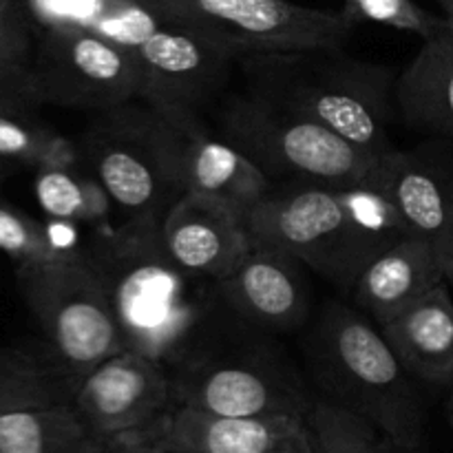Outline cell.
Masks as SVG:
<instances>
[{
    "label": "cell",
    "instance_id": "obj_27",
    "mask_svg": "<svg viewBox=\"0 0 453 453\" xmlns=\"http://www.w3.org/2000/svg\"><path fill=\"white\" fill-rule=\"evenodd\" d=\"M341 13L354 25L372 22V25L392 27V29L414 34L423 40L441 35L442 31L449 29L445 18L434 16L414 0H343Z\"/></svg>",
    "mask_w": 453,
    "mask_h": 453
},
{
    "label": "cell",
    "instance_id": "obj_17",
    "mask_svg": "<svg viewBox=\"0 0 453 453\" xmlns=\"http://www.w3.org/2000/svg\"><path fill=\"white\" fill-rule=\"evenodd\" d=\"M442 281L445 255L441 248L405 234L363 270L349 296L376 326H383Z\"/></svg>",
    "mask_w": 453,
    "mask_h": 453
},
{
    "label": "cell",
    "instance_id": "obj_26",
    "mask_svg": "<svg viewBox=\"0 0 453 453\" xmlns=\"http://www.w3.org/2000/svg\"><path fill=\"white\" fill-rule=\"evenodd\" d=\"M0 252L20 265L65 261L78 257L82 250L60 242V237L49 230L42 221L27 215L0 193Z\"/></svg>",
    "mask_w": 453,
    "mask_h": 453
},
{
    "label": "cell",
    "instance_id": "obj_6",
    "mask_svg": "<svg viewBox=\"0 0 453 453\" xmlns=\"http://www.w3.org/2000/svg\"><path fill=\"white\" fill-rule=\"evenodd\" d=\"M84 164L127 217L164 219L186 193L180 128L144 100L97 111L78 140Z\"/></svg>",
    "mask_w": 453,
    "mask_h": 453
},
{
    "label": "cell",
    "instance_id": "obj_24",
    "mask_svg": "<svg viewBox=\"0 0 453 453\" xmlns=\"http://www.w3.org/2000/svg\"><path fill=\"white\" fill-rule=\"evenodd\" d=\"M75 385L44 345L0 348V414L27 407L73 403Z\"/></svg>",
    "mask_w": 453,
    "mask_h": 453
},
{
    "label": "cell",
    "instance_id": "obj_19",
    "mask_svg": "<svg viewBox=\"0 0 453 453\" xmlns=\"http://www.w3.org/2000/svg\"><path fill=\"white\" fill-rule=\"evenodd\" d=\"M180 133L186 190L219 199L243 217L273 190L274 181L224 137L211 135L202 119Z\"/></svg>",
    "mask_w": 453,
    "mask_h": 453
},
{
    "label": "cell",
    "instance_id": "obj_21",
    "mask_svg": "<svg viewBox=\"0 0 453 453\" xmlns=\"http://www.w3.org/2000/svg\"><path fill=\"white\" fill-rule=\"evenodd\" d=\"M40 106L27 82V69L0 75V181L42 166L60 131L44 122Z\"/></svg>",
    "mask_w": 453,
    "mask_h": 453
},
{
    "label": "cell",
    "instance_id": "obj_29",
    "mask_svg": "<svg viewBox=\"0 0 453 453\" xmlns=\"http://www.w3.org/2000/svg\"><path fill=\"white\" fill-rule=\"evenodd\" d=\"M442 9V18H445L449 31H453V0H436Z\"/></svg>",
    "mask_w": 453,
    "mask_h": 453
},
{
    "label": "cell",
    "instance_id": "obj_13",
    "mask_svg": "<svg viewBox=\"0 0 453 453\" xmlns=\"http://www.w3.org/2000/svg\"><path fill=\"white\" fill-rule=\"evenodd\" d=\"M73 405L104 445L115 434L149 425L171 410L175 398L164 363L124 348L84 376Z\"/></svg>",
    "mask_w": 453,
    "mask_h": 453
},
{
    "label": "cell",
    "instance_id": "obj_18",
    "mask_svg": "<svg viewBox=\"0 0 453 453\" xmlns=\"http://www.w3.org/2000/svg\"><path fill=\"white\" fill-rule=\"evenodd\" d=\"M398 361L418 383L453 388V296L438 283L423 299L379 326Z\"/></svg>",
    "mask_w": 453,
    "mask_h": 453
},
{
    "label": "cell",
    "instance_id": "obj_28",
    "mask_svg": "<svg viewBox=\"0 0 453 453\" xmlns=\"http://www.w3.org/2000/svg\"><path fill=\"white\" fill-rule=\"evenodd\" d=\"M35 22L27 0H0V75L29 66Z\"/></svg>",
    "mask_w": 453,
    "mask_h": 453
},
{
    "label": "cell",
    "instance_id": "obj_22",
    "mask_svg": "<svg viewBox=\"0 0 453 453\" xmlns=\"http://www.w3.org/2000/svg\"><path fill=\"white\" fill-rule=\"evenodd\" d=\"M0 453H104L73 403L0 414Z\"/></svg>",
    "mask_w": 453,
    "mask_h": 453
},
{
    "label": "cell",
    "instance_id": "obj_25",
    "mask_svg": "<svg viewBox=\"0 0 453 453\" xmlns=\"http://www.w3.org/2000/svg\"><path fill=\"white\" fill-rule=\"evenodd\" d=\"M312 453H392L401 451L380 425L361 411L314 392L303 414Z\"/></svg>",
    "mask_w": 453,
    "mask_h": 453
},
{
    "label": "cell",
    "instance_id": "obj_15",
    "mask_svg": "<svg viewBox=\"0 0 453 453\" xmlns=\"http://www.w3.org/2000/svg\"><path fill=\"white\" fill-rule=\"evenodd\" d=\"M379 184L407 233L453 248V140L432 137L414 149H392L379 162Z\"/></svg>",
    "mask_w": 453,
    "mask_h": 453
},
{
    "label": "cell",
    "instance_id": "obj_20",
    "mask_svg": "<svg viewBox=\"0 0 453 453\" xmlns=\"http://www.w3.org/2000/svg\"><path fill=\"white\" fill-rule=\"evenodd\" d=\"M394 97L407 127L453 140V31L423 40L398 75Z\"/></svg>",
    "mask_w": 453,
    "mask_h": 453
},
{
    "label": "cell",
    "instance_id": "obj_10",
    "mask_svg": "<svg viewBox=\"0 0 453 453\" xmlns=\"http://www.w3.org/2000/svg\"><path fill=\"white\" fill-rule=\"evenodd\" d=\"M155 13L190 22L239 51L341 49L354 22L341 12L290 0H137Z\"/></svg>",
    "mask_w": 453,
    "mask_h": 453
},
{
    "label": "cell",
    "instance_id": "obj_7",
    "mask_svg": "<svg viewBox=\"0 0 453 453\" xmlns=\"http://www.w3.org/2000/svg\"><path fill=\"white\" fill-rule=\"evenodd\" d=\"M217 133L274 184H361L379 171L380 159L339 133L248 91L224 97Z\"/></svg>",
    "mask_w": 453,
    "mask_h": 453
},
{
    "label": "cell",
    "instance_id": "obj_31",
    "mask_svg": "<svg viewBox=\"0 0 453 453\" xmlns=\"http://www.w3.org/2000/svg\"><path fill=\"white\" fill-rule=\"evenodd\" d=\"M447 416H449V425L453 429V388H449V398H447Z\"/></svg>",
    "mask_w": 453,
    "mask_h": 453
},
{
    "label": "cell",
    "instance_id": "obj_12",
    "mask_svg": "<svg viewBox=\"0 0 453 453\" xmlns=\"http://www.w3.org/2000/svg\"><path fill=\"white\" fill-rule=\"evenodd\" d=\"M106 453H312L303 418L228 416L173 405L144 427L106 438Z\"/></svg>",
    "mask_w": 453,
    "mask_h": 453
},
{
    "label": "cell",
    "instance_id": "obj_30",
    "mask_svg": "<svg viewBox=\"0 0 453 453\" xmlns=\"http://www.w3.org/2000/svg\"><path fill=\"white\" fill-rule=\"evenodd\" d=\"M445 281L449 283V288L453 290V248L445 255Z\"/></svg>",
    "mask_w": 453,
    "mask_h": 453
},
{
    "label": "cell",
    "instance_id": "obj_4",
    "mask_svg": "<svg viewBox=\"0 0 453 453\" xmlns=\"http://www.w3.org/2000/svg\"><path fill=\"white\" fill-rule=\"evenodd\" d=\"M246 91L303 113L380 159L392 144L396 71L341 49L246 51L237 58Z\"/></svg>",
    "mask_w": 453,
    "mask_h": 453
},
{
    "label": "cell",
    "instance_id": "obj_1",
    "mask_svg": "<svg viewBox=\"0 0 453 453\" xmlns=\"http://www.w3.org/2000/svg\"><path fill=\"white\" fill-rule=\"evenodd\" d=\"M84 252L104 283L124 348L164 365L180 357L217 303V283L188 273L171 255L159 217L97 228Z\"/></svg>",
    "mask_w": 453,
    "mask_h": 453
},
{
    "label": "cell",
    "instance_id": "obj_5",
    "mask_svg": "<svg viewBox=\"0 0 453 453\" xmlns=\"http://www.w3.org/2000/svg\"><path fill=\"white\" fill-rule=\"evenodd\" d=\"M301 332V357L314 392L365 414L401 451L423 449L427 411L418 380L365 312L327 301Z\"/></svg>",
    "mask_w": 453,
    "mask_h": 453
},
{
    "label": "cell",
    "instance_id": "obj_2",
    "mask_svg": "<svg viewBox=\"0 0 453 453\" xmlns=\"http://www.w3.org/2000/svg\"><path fill=\"white\" fill-rule=\"evenodd\" d=\"M246 228L250 239L283 248L343 295L380 252L410 234L379 177L361 184H274L246 215Z\"/></svg>",
    "mask_w": 453,
    "mask_h": 453
},
{
    "label": "cell",
    "instance_id": "obj_9",
    "mask_svg": "<svg viewBox=\"0 0 453 453\" xmlns=\"http://www.w3.org/2000/svg\"><path fill=\"white\" fill-rule=\"evenodd\" d=\"M40 104L106 111L144 97L140 60L127 44L73 22H42L27 66Z\"/></svg>",
    "mask_w": 453,
    "mask_h": 453
},
{
    "label": "cell",
    "instance_id": "obj_8",
    "mask_svg": "<svg viewBox=\"0 0 453 453\" xmlns=\"http://www.w3.org/2000/svg\"><path fill=\"white\" fill-rule=\"evenodd\" d=\"M16 281L42 332V345L75 389L93 367L124 349L113 305L87 252L16 265Z\"/></svg>",
    "mask_w": 453,
    "mask_h": 453
},
{
    "label": "cell",
    "instance_id": "obj_14",
    "mask_svg": "<svg viewBox=\"0 0 453 453\" xmlns=\"http://www.w3.org/2000/svg\"><path fill=\"white\" fill-rule=\"evenodd\" d=\"M308 273L288 250L252 239L237 268L217 283V295L243 321L270 334H292L312 314Z\"/></svg>",
    "mask_w": 453,
    "mask_h": 453
},
{
    "label": "cell",
    "instance_id": "obj_3",
    "mask_svg": "<svg viewBox=\"0 0 453 453\" xmlns=\"http://www.w3.org/2000/svg\"><path fill=\"white\" fill-rule=\"evenodd\" d=\"M166 370L175 405L217 414L303 418L314 396L308 374L283 349L277 334L239 319L219 295Z\"/></svg>",
    "mask_w": 453,
    "mask_h": 453
},
{
    "label": "cell",
    "instance_id": "obj_11",
    "mask_svg": "<svg viewBox=\"0 0 453 453\" xmlns=\"http://www.w3.org/2000/svg\"><path fill=\"white\" fill-rule=\"evenodd\" d=\"M131 49L144 69L142 100L171 119L175 128L202 119L199 111L219 96L239 58L237 49L226 40L166 16Z\"/></svg>",
    "mask_w": 453,
    "mask_h": 453
},
{
    "label": "cell",
    "instance_id": "obj_16",
    "mask_svg": "<svg viewBox=\"0 0 453 453\" xmlns=\"http://www.w3.org/2000/svg\"><path fill=\"white\" fill-rule=\"evenodd\" d=\"M162 234L171 255L188 273L212 283L228 277L252 243L242 212L190 190L168 208Z\"/></svg>",
    "mask_w": 453,
    "mask_h": 453
},
{
    "label": "cell",
    "instance_id": "obj_23",
    "mask_svg": "<svg viewBox=\"0 0 453 453\" xmlns=\"http://www.w3.org/2000/svg\"><path fill=\"white\" fill-rule=\"evenodd\" d=\"M35 199L58 224L104 228L113 199L87 164L44 166L35 171Z\"/></svg>",
    "mask_w": 453,
    "mask_h": 453
}]
</instances>
